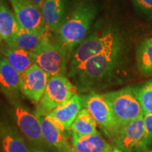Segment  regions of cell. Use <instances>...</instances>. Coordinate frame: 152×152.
Segmentation results:
<instances>
[{
  "instance_id": "cell-1",
  "label": "cell",
  "mask_w": 152,
  "mask_h": 152,
  "mask_svg": "<svg viewBox=\"0 0 152 152\" xmlns=\"http://www.w3.org/2000/svg\"><path fill=\"white\" fill-rule=\"evenodd\" d=\"M122 52L121 42L85 61L70 77L77 90L87 92L109 78L118 66Z\"/></svg>"
},
{
  "instance_id": "cell-2",
  "label": "cell",
  "mask_w": 152,
  "mask_h": 152,
  "mask_svg": "<svg viewBox=\"0 0 152 152\" xmlns=\"http://www.w3.org/2000/svg\"><path fill=\"white\" fill-rule=\"evenodd\" d=\"M96 14L97 9L94 4L80 3L55 32L56 39L70 53L86 39Z\"/></svg>"
},
{
  "instance_id": "cell-3",
  "label": "cell",
  "mask_w": 152,
  "mask_h": 152,
  "mask_svg": "<svg viewBox=\"0 0 152 152\" xmlns=\"http://www.w3.org/2000/svg\"><path fill=\"white\" fill-rule=\"evenodd\" d=\"M103 94L111 111L115 125V132L143 114L141 104L133 86Z\"/></svg>"
},
{
  "instance_id": "cell-4",
  "label": "cell",
  "mask_w": 152,
  "mask_h": 152,
  "mask_svg": "<svg viewBox=\"0 0 152 152\" xmlns=\"http://www.w3.org/2000/svg\"><path fill=\"white\" fill-rule=\"evenodd\" d=\"M48 32L36 49V64L49 76L65 75L71 53Z\"/></svg>"
},
{
  "instance_id": "cell-5",
  "label": "cell",
  "mask_w": 152,
  "mask_h": 152,
  "mask_svg": "<svg viewBox=\"0 0 152 152\" xmlns=\"http://www.w3.org/2000/svg\"><path fill=\"white\" fill-rule=\"evenodd\" d=\"M121 42L122 39L119 34L111 28L99 30L91 34L75 49L70 61L68 76L71 77L76 70L90 58Z\"/></svg>"
},
{
  "instance_id": "cell-6",
  "label": "cell",
  "mask_w": 152,
  "mask_h": 152,
  "mask_svg": "<svg viewBox=\"0 0 152 152\" xmlns=\"http://www.w3.org/2000/svg\"><path fill=\"white\" fill-rule=\"evenodd\" d=\"M11 113L16 121L19 130L31 144L34 152H49L52 147L46 142L42 133L39 119L35 113H31L19 100L13 101Z\"/></svg>"
},
{
  "instance_id": "cell-7",
  "label": "cell",
  "mask_w": 152,
  "mask_h": 152,
  "mask_svg": "<svg viewBox=\"0 0 152 152\" xmlns=\"http://www.w3.org/2000/svg\"><path fill=\"white\" fill-rule=\"evenodd\" d=\"M77 87L72 84L66 75L50 76L35 113L46 115L58 106L66 104L73 95L77 94Z\"/></svg>"
},
{
  "instance_id": "cell-8",
  "label": "cell",
  "mask_w": 152,
  "mask_h": 152,
  "mask_svg": "<svg viewBox=\"0 0 152 152\" xmlns=\"http://www.w3.org/2000/svg\"><path fill=\"white\" fill-rule=\"evenodd\" d=\"M83 107L92 114L97 124L108 136L111 137L115 132V125L112 113L104 94L90 92L81 94Z\"/></svg>"
},
{
  "instance_id": "cell-9",
  "label": "cell",
  "mask_w": 152,
  "mask_h": 152,
  "mask_svg": "<svg viewBox=\"0 0 152 152\" xmlns=\"http://www.w3.org/2000/svg\"><path fill=\"white\" fill-rule=\"evenodd\" d=\"M49 75L34 64L20 74V92L30 101L38 104L46 90Z\"/></svg>"
},
{
  "instance_id": "cell-10",
  "label": "cell",
  "mask_w": 152,
  "mask_h": 152,
  "mask_svg": "<svg viewBox=\"0 0 152 152\" xmlns=\"http://www.w3.org/2000/svg\"><path fill=\"white\" fill-rule=\"evenodd\" d=\"M144 133V114L124 125L111 137L114 144L123 152H132L140 144Z\"/></svg>"
},
{
  "instance_id": "cell-11",
  "label": "cell",
  "mask_w": 152,
  "mask_h": 152,
  "mask_svg": "<svg viewBox=\"0 0 152 152\" xmlns=\"http://www.w3.org/2000/svg\"><path fill=\"white\" fill-rule=\"evenodd\" d=\"M40 123L43 137L49 145L59 152H64L71 147L68 142L69 130H66L61 123L52 118L35 113Z\"/></svg>"
},
{
  "instance_id": "cell-12",
  "label": "cell",
  "mask_w": 152,
  "mask_h": 152,
  "mask_svg": "<svg viewBox=\"0 0 152 152\" xmlns=\"http://www.w3.org/2000/svg\"><path fill=\"white\" fill-rule=\"evenodd\" d=\"M12 6L19 26L26 30H35L47 28L41 11L29 0H9Z\"/></svg>"
},
{
  "instance_id": "cell-13",
  "label": "cell",
  "mask_w": 152,
  "mask_h": 152,
  "mask_svg": "<svg viewBox=\"0 0 152 152\" xmlns=\"http://www.w3.org/2000/svg\"><path fill=\"white\" fill-rule=\"evenodd\" d=\"M0 148L2 152H30L15 125L0 115Z\"/></svg>"
},
{
  "instance_id": "cell-14",
  "label": "cell",
  "mask_w": 152,
  "mask_h": 152,
  "mask_svg": "<svg viewBox=\"0 0 152 152\" xmlns=\"http://www.w3.org/2000/svg\"><path fill=\"white\" fill-rule=\"evenodd\" d=\"M0 89L10 102L19 100L20 74L4 57L0 58Z\"/></svg>"
},
{
  "instance_id": "cell-15",
  "label": "cell",
  "mask_w": 152,
  "mask_h": 152,
  "mask_svg": "<svg viewBox=\"0 0 152 152\" xmlns=\"http://www.w3.org/2000/svg\"><path fill=\"white\" fill-rule=\"evenodd\" d=\"M83 107L81 94H75L66 104L49 112L45 116L56 120L64 128L70 130L72 123Z\"/></svg>"
},
{
  "instance_id": "cell-16",
  "label": "cell",
  "mask_w": 152,
  "mask_h": 152,
  "mask_svg": "<svg viewBox=\"0 0 152 152\" xmlns=\"http://www.w3.org/2000/svg\"><path fill=\"white\" fill-rule=\"evenodd\" d=\"M49 31L47 28L30 30L23 29L20 26L11 41L7 45L9 47H16L34 53L42 39Z\"/></svg>"
},
{
  "instance_id": "cell-17",
  "label": "cell",
  "mask_w": 152,
  "mask_h": 152,
  "mask_svg": "<svg viewBox=\"0 0 152 152\" xmlns=\"http://www.w3.org/2000/svg\"><path fill=\"white\" fill-rule=\"evenodd\" d=\"M65 0H45L41 13L49 31L56 32L65 19Z\"/></svg>"
},
{
  "instance_id": "cell-18",
  "label": "cell",
  "mask_w": 152,
  "mask_h": 152,
  "mask_svg": "<svg viewBox=\"0 0 152 152\" xmlns=\"http://www.w3.org/2000/svg\"><path fill=\"white\" fill-rule=\"evenodd\" d=\"M72 145L79 152H112L109 144L99 132L81 136L72 132Z\"/></svg>"
},
{
  "instance_id": "cell-19",
  "label": "cell",
  "mask_w": 152,
  "mask_h": 152,
  "mask_svg": "<svg viewBox=\"0 0 152 152\" xmlns=\"http://www.w3.org/2000/svg\"><path fill=\"white\" fill-rule=\"evenodd\" d=\"M4 57L20 74L36 64L35 53L8 45L4 52Z\"/></svg>"
},
{
  "instance_id": "cell-20",
  "label": "cell",
  "mask_w": 152,
  "mask_h": 152,
  "mask_svg": "<svg viewBox=\"0 0 152 152\" xmlns=\"http://www.w3.org/2000/svg\"><path fill=\"white\" fill-rule=\"evenodd\" d=\"M19 27L14 11L0 1V33L6 43L11 41Z\"/></svg>"
},
{
  "instance_id": "cell-21",
  "label": "cell",
  "mask_w": 152,
  "mask_h": 152,
  "mask_svg": "<svg viewBox=\"0 0 152 152\" xmlns=\"http://www.w3.org/2000/svg\"><path fill=\"white\" fill-rule=\"evenodd\" d=\"M97 123L87 109H82L72 123L70 130L78 135L85 136L98 132Z\"/></svg>"
},
{
  "instance_id": "cell-22",
  "label": "cell",
  "mask_w": 152,
  "mask_h": 152,
  "mask_svg": "<svg viewBox=\"0 0 152 152\" xmlns=\"http://www.w3.org/2000/svg\"><path fill=\"white\" fill-rule=\"evenodd\" d=\"M137 66L140 73L144 77L152 76V42L145 39L136 52Z\"/></svg>"
},
{
  "instance_id": "cell-23",
  "label": "cell",
  "mask_w": 152,
  "mask_h": 152,
  "mask_svg": "<svg viewBox=\"0 0 152 152\" xmlns=\"http://www.w3.org/2000/svg\"><path fill=\"white\" fill-rule=\"evenodd\" d=\"M133 87L141 104L143 113H152V79Z\"/></svg>"
},
{
  "instance_id": "cell-24",
  "label": "cell",
  "mask_w": 152,
  "mask_h": 152,
  "mask_svg": "<svg viewBox=\"0 0 152 152\" xmlns=\"http://www.w3.org/2000/svg\"><path fill=\"white\" fill-rule=\"evenodd\" d=\"M144 114V133L140 144L135 149L138 152H147L152 145V113Z\"/></svg>"
},
{
  "instance_id": "cell-25",
  "label": "cell",
  "mask_w": 152,
  "mask_h": 152,
  "mask_svg": "<svg viewBox=\"0 0 152 152\" xmlns=\"http://www.w3.org/2000/svg\"><path fill=\"white\" fill-rule=\"evenodd\" d=\"M137 8L146 14H152V0H132Z\"/></svg>"
},
{
  "instance_id": "cell-26",
  "label": "cell",
  "mask_w": 152,
  "mask_h": 152,
  "mask_svg": "<svg viewBox=\"0 0 152 152\" xmlns=\"http://www.w3.org/2000/svg\"><path fill=\"white\" fill-rule=\"evenodd\" d=\"M29 1L40 11L42 8L43 4L45 2V0H29Z\"/></svg>"
},
{
  "instance_id": "cell-27",
  "label": "cell",
  "mask_w": 152,
  "mask_h": 152,
  "mask_svg": "<svg viewBox=\"0 0 152 152\" xmlns=\"http://www.w3.org/2000/svg\"><path fill=\"white\" fill-rule=\"evenodd\" d=\"M7 46V43H5L4 45L3 43V42H0V58H4V50Z\"/></svg>"
},
{
  "instance_id": "cell-28",
  "label": "cell",
  "mask_w": 152,
  "mask_h": 152,
  "mask_svg": "<svg viewBox=\"0 0 152 152\" xmlns=\"http://www.w3.org/2000/svg\"><path fill=\"white\" fill-rule=\"evenodd\" d=\"M64 152H79V151H77L75 149H74L73 147H71L68 148V149H66Z\"/></svg>"
},
{
  "instance_id": "cell-29",
  "label": "cell",
  "mask_w": 152,
  "mask_h": 152,
  "mask_svg": "<svg viewBox=\"0 0 152 152\" xmlns=\"http://www.w3.org/2000/svg\"><path fill=\"white\" fill-rule=\"evenodd\" d=\"M112 152H122V151H121L120 149H118V148H115V149L113 150V151H112Z\"/></svg>"
},
{
  "instance_id": "cell-30",
  "label": "cell",
  "mask_w": 152,
  "mask_h": 152,
  "mask_svg": "<svg viewBox=\"0 0 152 152\" xmlns=\"http://www.w3.org/2000/svg\"><path fill=\"white\" fill-rule=\"evenodd\" d=\"M3 38H2V37H1V33H0V42H3Z\"/></svg>"
},
{
  "instance_id": "cell-31",
  "label": "cell",
  "mask_w": 152,
  "mask_h": 152,
  "mask_svg": "<svg viewBox=\"0 0 152 152\" xmlns=\"http://www.w3.org/2000/svg\"><path fill=\"white\" fill-rule=\"evenodd\" d=\"M147 152H152V150H150V151H147Z\"/></svg>"
},
{
  "instance_id": "cell-32",
  "label": "cell",
  "mask_w": 152,
  "mask_h": 152,
  "mask_svg": "<svg viewBox=\"0 0 152 152\" xmlns=\"http://www.w3.org/2000/svg\"><path fill=\"white\" fill-rule=\"evenodd\" d=\"M4 1H5V0H0V1H2V2Z\"/></svg>"
},
{
  "instance_id": "cell-33",
  "label": "cell",
  "mask_w": 152,
  "mask_h": 152,
  "mask_svg": "<svg viewBox=\"0 0 152 152\" xmlns=\"http://www.w3.org/2000/svg\"><path fill=\"white\" fill-rule=\"evenodd\" d=\"M151 42H152V38H151Z\"/></svg>"
}]
</instances>
